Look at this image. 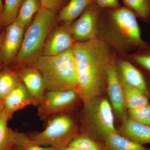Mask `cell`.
Instances as JSON below:
<instances>
[{
	"instance_id": "1f68e13d",
	"label": "cell",
	"mask_w": 150,
	"mask_h": 150,
	"mask_svg": "<svg viewBox=\"0 0 150 150\" xmlns=\"http://www.w3.org/2000/svg\"><path fill=\"white\" fill-rule=\"evenodd\" d=\"M4 34L5 31H3V32L0 34V49H1V45L2 42Z\"/></svg>"
},
{
	"instance_id": "3957f363",
	"label": "cell",
	"mask_w": 150,
	"mask_h": 150,
	"mask_svg": "<svg viewBox=\"0 0 150 150\" xmlns=\"http://www.w3.org/2000/svg\"><path fill=\"white\" fill-rule=\"evenodd\" d=\"M31 65L41 73L46 91L76 89L77 74L73 47L56 56L41 55Z\"/></svg>"
},
{
	"instance_id": "52a82bcc",
	"label": "cell",
	"mask_w": 150,
	"mask_h": 150,
	"mask_svg": "<svg viewBox=\"0 0 150 150\" xmlns=\"http://www.w3.org/2000/svg\"><path fill=\"white\" fill-rule=\"evenodd\" d=\"M102 9L95 2L69 25L71 33L76 42L98 37V23Z\"/></svg>"
},
{
	"instance_id": "7402d4cb",
	"label": "cell",
	"mask_w": 150,
	"mask_h": 150,
	"mask_svg": "<svg viewBox=\"0 0 150 150\" xmlns=\"http://www.w3.org/2000/svg\"><path fill=\"white\" fill-rule=\"evenodd\" d=\"M8 116L3 111L0 115V150H11L13 148L14 131L9 128Z\"/></svg>"
},
{
	"instance_id": "f546056e",
	"label": "cell",
	"mask_w": 150,
	"mask_h": 150,
	"mask_svg": "<svg viewBox=\"0 0 150 150\" xmlns=\"http://www.w3.org/2000/svg\"><path fill=\"white\" fill-rule=\"evenodd\" d=\"M4 111V104L2 99L0 98V115Z\"/></svg>"
},
{
	"instance_id": "484cf974",
	"label": "cell",
	"mask_w": 150,
	"mask_h": 150,
	"mask_svg": "<svg viewBox=\"0 0 150 150\" xmlns=\"http://www.w3.org/2000/svg\"><path fill=\"white\" fill-rule=\"evenodd\" d=\"M132 62L150 74V45L129 54Z\"/></svg>"
},
{
	"instance_id": "ffe728a7",
	"label": "cell",
	"mask_w": 150,
	"mask_h": 150,
	"mask_svg": "<svg viewBox=\"0 0 150 150\" xmlns=\"http://www.w3.org/2000/svg\"><path fill=\"white\" fill-rule=\"evenodd\" d=\"M21 82L17 71L6 69L0 72V98L3 100Z\"/></svg>"
},
{
	"instance_id": "44dd1931",
	"label": "cell",
	"mask_w": 150,
	"mask_h": 150,
	"mask_svg": "<svg viewBox=\"0 0 150 150\" xmlns=\"http://www.w3.org/2000/svg\"><path fill=\"white\" fill-rule=\"evenodd\" d=\"M24 0H4L2 11L0 15V23L8 26L15 21Z\"/></svg>"
},
{
	"instance_id": "d6a6232c",
	"label": "cell",
	"mask_w": 150,
	"mask_h": 150,
	"mask_svg": "<svg viewBox=\"0 0 150 150\" xmlns=\"http://www.w3.org/2000/svg\"><path fill=\"white\" fill-rule=\"evenodd\" d=\"M3 8V4L2 1V0H0V15H1L2 11Z\"/></svg>"
},
{
	"instance_id": "30bf717a",
	"label": "cell",
	"mask_w": 150,
	"mask_h": 150,
	"mask_svg": "<svg viewBox=\"0 0 150 150\" xmlns=\"http://www.w3.org/2000/svg\"><path fill=\"white\" fill-rule=\"evenodd\" d=\"M76 43L69 28L65 25L49 33L43 46L42 55L56 56L69 50Z\"/></svg>"
},
{
	"instance_id": "f1b7e54d",
	"label": "cell",
	"mask_w": 150,
	"mask_h": 150,
	"mask_svg": "<svg viewBox=\"0 0 150 150\" xmlns=\"http://www.w3.org/2000/svg\"><path fill=\"white\" fill-rule=\"evenodd\" d=\"M95 3L102 9L115 8L121 6L119 0H95Z\"/></svg>"
},
{
	"instance_id": "ba28073f",
	"label": "cell",
	"mask_w": 150,
	"mask_h": 150,
	"mask_svg": "<svg viewBox=\"0 0 150 150\" xmlns=\"http://www.w3.org/2000/svg\"><path fill=\"white\" fill-rule=\"evenodd\" d=\"M116 63L115 55L112 59L108 71L106 88L110 104L116 114L123 122L128 117L125 110L126 105L123 87Z\"/></svg>"
},
{
	"instance_id": "e0dca14e",
	"label": "cell",
	"mask_w": 150,
	"mask_h": 150,
	"mask_svg": "<svg viewBox=\"0 0 150 150\" xmlns=\"http://www.w3.org/2000/svg\"><path fill=\"white\" fill-rule=\"evenodd\" d=\"M121 81L125 105L128 109H136L150 104L147 95L139 89L129 85L121 80Z\"/></svg>"
},
{
	"instance_id": "cb8c5ba5",
	"label": "cell",
	"mask_w": 150,
	"mask_h": 150,
	"mask_svg": "<svg viewBox=\"0 0 150 150\" xmlns=\"http://www.w3.org/2000/svg\"><path fill=\"white\" fill-rule=\"evenodd\" d=\"M13 148L15 150H56L51 147L40 146L25 134L15 131L14 134Z\"/></svg>"
},
{
	"instance_id": "9a60e30c",
	"label": "cell",
	"mask_w": 150,
	"mask_h": 150,
	"mask_svg": "<svg viewBox=\"0 0 150 150\" xmlns=\"http://www.w3.org/2000/svg\"><path fill=\"white\" fill-rule=\"evenodd\" d=\"M119 134L140 145L150 144V126L138 123L129 117L123 121Z\"/></svg>"
},
{
	"instance_id": "8fae6325",
	"label": "cell",
	"mask_w": 150,
	"mask_h": 150,
	"mask_svg": "<svg viewBox=\"0 0 150 150\" xmlns=\"http://www.w3.org/2000/svg\"><path fill=\"white\" fill-rule=\"evenodd\" d=\"M17 71L22 83L24 85L34 100V105L37 106L46 91L45 83L41 73L32 65Z\"/></svg>"
},
{
	"instance_id": "d4e9b609",
	"label": "cell",
	"mask_w": 150,
	"mask_h": 150,
	"mask_svg": "<svg viewBox=\"0 0 150 150\" xmlns=\"http://www.w3.org/2000/svg\"><path fill=\"white\" fill-rule=\"evenodd\" d=\"M79 150H106L105 146L85 134L77 135L69 145Z\"/></svg>"
},
{
	"instance_id": "6da1fadb",
	"label": "cell",
	"mask_w": 150,
	"mask_h": 150,
	"mask_svg": "<svg viewBox=\"0 0 150 150\" xmlns=\"http://www.w3.org/2000/svg\"><path fill=\"white\" fill-rule=\"evenodd\" d=\"M112 48L98 37L76 42L73 46L77 74L76 91L85 107L101 95L106 87L108 71L116 55Z\"/></svg>"
},
{
	"instance_id": "ac0fdd59",
	"label": "cell",
	"mask_w": 150,
	"mask_h": 150,
	"mask_svg": "<svg viewBox=\"0 0 150 150\" xmlns=\"http://www.w3.org/2000/svg\"><path fill=\"white\" fill-rule=\"evenodd\" d=\"M104 140L106 150H150V148L132 142L118 132L108 134Z\"/></svg>"
},
{
	"instance_id": "5bb4252c",
	"label": "cell",
	"mask_w": 150,
	"mask_h": 150,
	"mask_svg": "<svg viewBox=\"0 0 150 150\" xmlns=\"http://www.w3.org/2000/svg\"><path fill=\"white\" fill-rule=\"evenodd\" d=\"M118 69L121 73V80L129 85L139 89L149 96V86L144 76L136 66L129 61L118 62Z\"/></svg>"
},
{
	"instance_id": "9c48e42d",
	"label": "cell",
	"mask_w": 150,
	"mask_h": 150,
	"mask_svg": "<svg viewBox=\"0 0 150 150\" xmlns=\"http://www.w3.org/2000/svg\"><path fill=\"white\" fill-rule=\"evenodd\" d=\"M0 49V59L5 65L15 61L23 40L24 28L16 21L8 25Z\"/></svg>"
},
{
	"instance_id": "277c9868",
	"label": "cell",
	"mask_w": 150,
	"mask_h": 150,
	"mask_svg": "<svg viewBox=\"0 0 150 150\" xmlns=\"http://www.w3.org/2000/svg\"><path fill=\"white\" fill-rule=\"evenodd\" d=\"M58 19L57 14L41 7L24 33L21 47L14 62L19 69L32 65L42 55L45 41Z\"/></svg>"
},
{
	"instance_id": "603a6c76",
	"label": "cell",
	"mask_w": 150,
	"mask_h": 150,
	"mask_svg": "<svg viewBox=\"0 0 150 150\" xmlns=\"http://www.w3.org/2000/svg\"><path fill=\"white\" fill-rule=\"evenodd\" d=\"M124 6L133 11L142 21H150V0H121Z\"/></svg>"
},
{
	"instance_id": "4fadbf2b",
	"label": "cell",
	"mask_w": 150,
	"mask_h": 150,
	"mask_svg": "<svg viewBox=\"0 0 150 150\" xmlns=\"http://www.w3.org/2000/svg\"><path fill=\"white\" fill-rule=\"evenodd\" d=\"M4 111L10 119L13 113L30 105H34V100L21 82L3 100Z\"/></svg>"
},
{
	"instance_id": "7a4b0ae2",
	"label": "cell",
	"mask_w": 150,
	"mask_h": 150,
	"mask_svg": "<svg viewBox=\"0 0 150 150\" xmlns=\"http://www.w3.org/2000/svg\"><path fill=\"white\" fill-rule=\"evenodd\" d=\"M137 18L125 6L102 9L99 20L104 23H98V37L123 55L144 48L149 44L142 38Z\"/></svg>"
},
{
	"instance_id": "d590c367",
	"label": "cell",
	"mask_w": 150,
	"mask_h": 150,
	"mask_svg": "<svg viewBox=\"0 0 150 150\" xmlns=\"http://www.w3.org/2000/svg\"></svg>"
},
{
	"instance_id": "e575fe53",
	"label": "cell",
	"mask_w": 150,
	"mask_h": 150,
	"mask_svg": "<svg viewBox=\"0 0 150 150\" xmlns=\"http://www.w3.org/2000/svg\"></svg>"
},
{
	"instance_id": "4316f807",
	"label": "cell",
	"mask_w": 150,
	"mask_h": 150,
	"mask_svg": "<svg viewBox=\"0 0 150 150\" xmlns=\"http://www.w3.org/2000/svg\"><path fill=\"white\" fill-rule=\"evenodd\" d=\"M129 118L133 121L150 126V104L144 107L129 109Z\"/></svg>"
},
{
	"instance_id": "83f0119b",
	"label": "cell",
	"mask_w": 150,
	"mask_h": 150,
	"mask_svg": "<svg viewBox=\"0 0 150 150\" xmlns=\"http://www.w3.org/2000/svg\"><path fill=\"white\" fill-rule=\"evenodd\" d=\"M69 0H40L41 7L58 14Z\"/></svg>"
},
{
	"instance_id": "4dcf8cb0",
	"label": "cell",
	"mask_w": 150,
	"mask_h": 150,
	"mask_svg": "<svg viewBox=\"0 0 150 150\" xmlns=\"http://www.w3.org/2000/svg\"><path fill=\"white\" fill-rule=\"evenodd\" d=\"M60 150H79L78 149H76L74 147H73L70 146H67L66 147L63 148V149H62Z\"/></svg>"
},
{
	"instance_id": "2e32d148",
	"label": "cell",
	"mask_w": 150,
	"mask_h": 150,
	"mask_svg": "<svg viewBox=\"0 0 150 150\" xmlns=\"http://www.w3.org/2000/svg\"><path fill=\"white\" fill-rule=\"evenodd\" d=\"M95 0H69L57 14L58 19L70 25Z\"/></svg>"
},
{
	"instance_id": "7c38bea8",
	"label": "cell",
	"mask_w": 150,
	"mask_h": 150,
	"mask_svg": "<svg viewBox=\"0 0 150 150\" xmlns=\"http://www.w3.org/2000/svg\"><path fill=\"white\" fill-rule=\"evenodd\" d=\"M91 120L97 131L103 139L108 134L117 132L114 125L112 106L107 99L101 100L97 103Z\"/></svg>"
},
{
	"instance_id": "836d02e7",
	"label": "cell",
	"mask_w": 150,
	"mask_h": 150,
	"mask_svg": "<svg viewBox=\"0 0 150 150\" xmlns=\"http://www.w3.org/2000/svg\"><path fill=\"white\" fill-rule=\"evenodd\" d=\"M2 26H3V25H2L1 24V23H0V29H1V28L2 27Z\"/></svg>"
},
{
	"instance_id": "5b68a950",
	"label": "cell",
	"mask_w": 150,
	"mask_h": 150,
	"mask_svg": "<svg viewBox=\"0 0 150 150\" xmlns=\"http://www.w3.org/2000/svg\"><path fill=\"white\" fill-rule=\"evenodd\" d=\"M77 135L76 126L72 118L60 113L50 117L43 131L29 137L40 146L60 150L69 146Z\"/></svg>"
},
{
	"instance_id": "8992f818",
	"label": "cell",
	"mask_w": 150,
	"mask_h": 150,
	"mask_svg": "<svg viewBox=\"0 0 150 150\" xmlns=\"http://www.w3.org/2000/svg\"><path fill=\"white\" fill-rule=\"evenodd\" d=\"M79 98L73 90L46 91L37 106L38 115L41 120H46L69 108Z\"/></svg>"
},
{
	"instance_id": "d6986e66",
	"label": "cell",
	"mask_w": 150,
	"mask_h": 150,
	"mask_svg": "<svg viewBox=\"0 0 150 150\" xmlns=\"http://www.w3.org/2000/svg\"><path fill=\"white\" fill-rule=\"evenodd\" d=\"M41 8L40 0H24L15 21L24 28H26Z\"/></svg>"
}]
</instances>
